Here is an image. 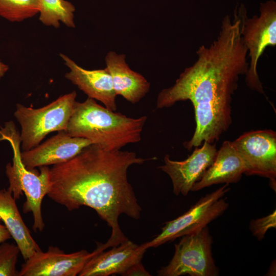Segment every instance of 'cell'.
I'll list each match as a JSON object with an SVG mask.
<instances>
[{
	"label": "cell",
	"instance_id": "cell-17",
	"mask_svg": "<svg viewBox=\"0 0 276 276\" xmlns=\"http://www.w3.org/2000/svg\"><path fill=\"white\" fill-rule=\"evenodd\" d=\"M0 220L9 232L26 261L35 252L41 250L32 238L8 189L0 190Z\"/></svg>",
	"mask_w": 276,
	"mask_h": 276
},
{
	"label": "cell",
	"instance_id": "cell-16",
	"mask_svg": "<svg viewBox=\"0 0 276 276\" xmlns=\"http://www.w3.org/2000/svg\"><path fill=\"white\" fill-rule=\"evenodd\" d=\"M244 173L243 162L232 142L224 141L212 165L193 186L195 192L214 185L236 183Z\"/></svg>",
	"mask_w": 276,
	"mask_h": 276
},
{
	"label": "cell",
	"instance_id": "cell-25",
	"mask_svg": "<svg viewBox=\"0 0 276 276\" xmlns=\"http://www.w3.org/2000/svg\"><path fill=\"white\" fill-rule=\"evenodd\" d=\"M273 265H272V264H271V266H272V268H271V267L270 266V268H269V271L268 272V274H269V275H271V274H272V275H273L274 273L275 274V272H274L273 270H274V267L275 266V264H274V262H273Z\"/></svg>",
	"mask_w": 276,
	"mask_h": 276
},
{
	"label": "cell",
	"instance_id": "cell-20",
	"mask_svg": "<svg viewBox=\"0 0 276 276\" xmlns=\"http://www.w3.org/2000/svg\"><path fill=\"white\" fill-rule=\"evenodd\" d=\"M20 249L16 244L0 243V276H19L16 264Z\"/></svg>",
	"mask_w": 276,
	"mask_h": 276
},
{
	"label": "cell",
	"instance_id": "cell-15",
	"mask_svg": "<svg viewBox=\"0 0 276 276\" xmlns=\"http://www.w3.org/2000/svg\"><path fill=\"white\" fill-rule=\"evenodd\" d=\"M125 58L124 54L109 51L105 58L106 68L111 77L116 95L135 104L149 92L150 84L142 75L129 67Z\"/></svg>",
	"mask_w": 276,
	"mask_h": 276
},
{
	"label": "cell",
	"instance_id": "cell-6",
	"mask_svg": "<svg viewBox=\"0 0 276 276\" xmlns=\"http://www.w3.org/2000/svg\"><path fill=\"white\" fill-rule=\"evenodd\" d=\"M76 96V92L73 91L39 108L17 104L14 116L21 126L23 151L35 147L51 132L66 130Z\"/></svg>",
	"mask_w": 276,
	"mask_h": 276
},
{
	"label": "cell",
	"instance_id": "cell-11",
	"mask_svg": "<svg viewBox=\"0 0 276 276\" xmlns=\"http://www.w3.org/2000/svg\"><path fill=\"white\" fill-rule=\"evenodd\" d=\"M217 152L215 144L204 142L201 148H195L183 160H174L169 155H166L164 164L158 168L170 177L173 193L177 196L181 194L185 196L212 165Z\"/></svg>",
	"mask_w": 276,
	"mask_h": 276
},
{
	"label": "cell",
	"instance_id": "cell-18",
	"mask_svg": "<svg viewBox=\"0 0 276 276\" xmlns=\"http://www.w3.org/2000/svg\"><path fill=\"white\" fill-rule=\"evenodd\" d=\"M39 20L45 25L58 28L60 22L68 27L74 28V6L65 0H39Z\"/></svg>",
	"mask_w": 276,
	"mask_h": 276
},
{
	"label": "cell",
	"instance_id": "cell-5",
	"mask_svg": "<svg viewBox=\"0 0 276 276\" xmlns=\"http://www.w3.org/2000/svg\"><path fill=\"white\" fill-rule=\"evenodd\" d=\"M235 10L240 19L241 34L247 50L246 83L249 88L266 97L258 73V64L266 48L276 45V2L268 0L261 3L259 14L251 17H248L243 4L236 6Z\"/></svg>",
	"mask_w": 276,
	"mask_h": 276
},
{
	"label": "cell",
	"instance_id": "cell-12",
	"mask_svg": "<svg viewBox=\"0 0 276 276\" xmlns=\"http://www.w3.org/2000/svg\"><path fill=\"white\" fill-rule=\"evenodd\" d=\"M93 144L89 140L68 135L64 131L40 145L21 152V160L28 170L67 162Z\"/></svg>",
	"mask_w": 276,
	"mask_h": 276
},
{
	"label": "cell",
	"instance_id": "cell-23",
	"mask_svg": "<svg viewBox=\"0 0 276 276\" xmlns=\"http://www.w3.org/2000/svg\"><path fill=\"white\" fill-rule=\"evenodd\" d=\"M0 220V243L11 238V236L6 226L1 224Z\"/></svg>",
	"mask_w": 276,
	"mask_h": 276
},
{
	"label": "cell",
	"instance_id": "cell-24",
	"mask_svg": "<svg viewBox=\"0 0 276 276\" xmlns=\"http://www.w3.org/2000/svg\"><path fill=\"white\" fill-rule=\"evenodd\" d=\"M8 69V66L2 62L0 59V78L4 75Z\"/></svg>",
	"mask_w": 276,
	"mask_h": 276
},
{
	"label": "cell",
	"instance_id": "cell-3",
	"mask_svg": "<svg viewBox=\"0 0 276 276\" xmlns=\"http://www.w3.org/2000/svg\"><path fill=\"white\" fill-rule=\"evenodd\" d=\"M147 117H128L98 104L88 98L76 102L65 132L73 137L89 140L108 150H119L141 140Z\"/></svg>",
	"mask_w": 276,
	"mask_h": 276
},
{
	"label": "cell",
	"instance_id": "cell-22",
	"mask_svg": "<svg viewBox=\"0 0 276 276\" xmlns=\"http://www.w3.org/2000/svg\"><path fill=\"white\" fill-rule=\"evenodd\" d=\"M125 275H150V273L145 269L142 263H140L131 267Z\"/></svg>",
	"mask_w": 276,
	"mask_h": 276
},
{
	"label": "cell",
	"instance_id": "cell-7",
	"mask_svg": "<svg viewBox=\"0 0 276 276\" xmlns=\"http://www.w3.org/2000/svg\"><path fill=\"white\" fill-rule=\"evenodd\" d=\"M169 263L157 271L160 276H217L212 252L213 238L208 226L181 237Z\"/></svg>",
	"mask_w": 276,
	"mask_h": 276
},
{
	"label": "cell",
	"instance_id": "cell-13",
	"mask_svg": "<svg viewBox=\"0 0 276 276\" xmlns=\"http://www.w3.org/2000/svg\"><path fill=\"white\" fill-rule=\"evenodd\" d=\"M106 251L92 258L79 274V276L125 275L133 266L141 262L146 248L128 239Z\"/></svg>",
	"mask_w": 276,
	"mask_h": 276
},
{
	"label": "cell",
	"instance_id": "cell-9",
	"mask_svg": "<svg viewBox=\"0 0 276 276\" xmlns=\"http://www.w3.org/2000/svg\"><path fill=\"white\" fill-rule=\"evenodd\" d=\"M241 157L244 174L268 178L276 188V133L271 129L245 132L232 142Z\"/></svg>",
	"mask_w": 276,
	"mask_h": 276
},
{
	"label": "cell",
	"instance_id": "cell-21",
	"mask_svg": "<svg viewBox=\"0 0 276 276\" xmlns=\"http://www.w3.org/2000/svg\"><path fill=\"white\" fill-rule=\"evenodd\" d=\"M276 227V212L273 211L266 216L252 220L249 223V229L259 241L262 240L267 231Z\"/></svg>",
	"mask_w": 276,
	"mask_h": 276
},
{
	"label": "cell",
	"instance_id": "cell-4",
	"mask_svg": "<svg viewBox=\"0 0 276 276\" xmlns=\"http://www.w3.org/2000/svg\"><path fill=\"white\" fill-rule=\"evenodd\" d=\"M6 140L11 144L13 151V164L8 163L6 173L9 181L8 188L16 200L24 193L26 200L22 209L24 213L31 212L33 216V229L42 232L45 226L41 213V203L51 187L50 169L40 168V173L34 169L28 170L23 164L20 150V136L12 122L6 124L0 129V140Z\"/></svg>",
	"mask_w": 276,
	"mask_h": 276
},
{
	"label": "cell",
	"instance_id": "cell-8",
	"mask_svg": "<svg viewBox=\"0 0 276 276\" xmlns=\"http://www.w3.org/2000/svg\"><path fill=\"white\" fill-rule=\"evenodd\" d=\"M228 186L224 184L202 197L182 215L166 222L158 235L144 243L146 249L157 247L201 229L222 215L229 206L225 199L222 198L229 190Z\"/></svg>",
	"mask_w": 276,
	"mask_h": 276
},
{
	"label": "cell",
	"instance_id": "cell-1",
	"mask_svg": "<svg viewBox=\"0 0 276 276\" xmlns=\"http://www.w3.org/2000/svg\"><path fill=\"white\" fill-rule=\"evenodd\" d=\"M197 58L180 74L171 87L162 89L157 108L190 101L194 108L196 128L192 138L183 143L191 150L204 142L213 144L232 124V97L240 76L248 68L247 50L240 32V19L228 14L222 19L218 35L211 44L202 45Z\"/></svg>",
	"mask_w": 276,
	"mask_h": 276
},
{
	"label": "cell",
	"instance_id": "cell-19",
	"mask_svg": "<svg viewBox=\"0 0 276 276\" xmlns=\"http://www.w3.org/2000/svg\"><path fill=\"white\" fill-rule=\"evenodd\" d=\"M39 11V0H0V16L11 21H21Z\"/></svg>",
	"mask_w": 276,
	"mask_h": 276
},
{
	"label": "cell",
	"instance_id": "cell-14",
	"mask_svg": "<svg viewBox=\"0 0 276 276\" xmlns=\"http://www.w3.org/2000/svg\"><path fill=\"white\" fill-rule=\"evenodd\" d=\"M70 71L65 77L87 95L88 98L101 102L110 110L116 111L117 96L111 77L105 67L88 70L79 66L66 55L60 54Z\"/></svg>",
	"mask_w": 276,
	"mask_h": 276
},
{
	"label": "cell",
	"instance_id": "cell-2",
	"mask_svg": "<svg viewBox=\"0 0 276 276\" xmlns=\"http://www.w3.org/2000/svg\"><path fill=\"white\" fill-rule=\"evenodd\" d=\"M153 159L91 144L50 169L51 185L47 195L69 211L82 206L95 210L111 228L105 244L108 248L118 246L128 240L120 227L119 216L124 214L137 220L142 211L128 180V169Z\"/></svg>",
	"mask_w": 276,
	"mask_h": 276
},
{
	"label": "cell",
	"instance_id": "cell-10",
	"mask_svg": "<svg viewBox=\"0 0 276 276\" xmlns=\"http://www.w3.org/2000/svg\"><path fill=\"white\" fill-rule=\"evenodd\" d=\"M98 243L91 252L82 249L66 254L59 248L50 246L47 251L35 252L22 264L19 276H76L92 258L107 249Z\"/></svg>",
	"mask_w": 276,
	"mask_h": 276
}]
</instances>
